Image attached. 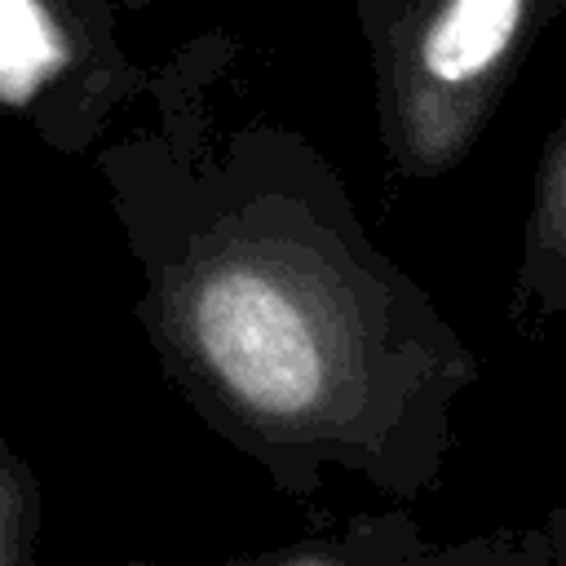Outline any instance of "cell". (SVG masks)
<instances>
[{
  "label": "cell",
  "mask_w": 566,
  "mask_h": 566,
  "mask_svg": "<svg viewBox=\"0 0 566 566\" xmlns=\"http://www.w3.org/2000/svg\"><path fill=\"white\" fill-rule=\"evenodd\" d=\"M566 318V119L535 164L517 270L509 283V327L539 336Z\"/></svg>",
  "instance_id": "cell-4"
},
{
  "label": "cell",
  "mask_w": 566,
  "mask_h": 566,
  "mask_svg": "<svg viewBox=\"0 0 566 566\" xmlns=\"http://www.w3.org/2000/svg\"><path fill=\"white\" fill-rule=\"evenodd\" d=\"M394 177H447L566 0H354Z\"/></svg>",
  "instance_id": "cell-2"
},
{
  "label": "cell",
  "mask_w": 566,
  "mask_h": 566,
  "mask_svg": "<svg viewBox=\"0 0 566 566\" xmlns=\"http://www.w3.org/2000/svg\"><path fill=\"white\" fill-rule=\"evenodd\" d=\"M243 44L150 62L146 119L88 159L137 265V323L190 411L287 500L327 473L438 486L473 345L363 226L318 142L243 102Z\"/></svg>",
  "instance_id": "cell-1"
},
{
  "label": "cell",
  "mask_w": 566,
  "mask_h": 566,
  "mask_svg": "<svg viewBox=\"0 0 566 566\" xmlns=\"http://www.w3.org/2000/svg\"><path fill=\"white\" fill-rule=\"evenodd\" d=\"M442 544H429L407 513H358L354 522L270 548L252 562L279 566H433Z\"/></svg>",
  "instance_id": "cell-5"
},
{
  "label": "cell",
  "mask_w": 566,
  "mask_h": 566,
  "mask_svg": "<svg viewBox=\"0 0 566 566\" xmlns=\"http://www.w3.org/2000/svg\"><path fill=\"white\" fill-rule=\"evenodd\" d=\"M119 9V0H0V115L57 155H93L150 84V62L124 44Z\"/></svg>",
  "instance_id": "cell-3"
},
{
  "label": "cell",
  "mask_w": 566,
  "mask_h": 566,
  "mask_svg": "<svg viewBox=\"0 0 566 566\" xmlns=\"http://www.w3.org/2000/svg\"><path fill=\"white\" fill-rule=\"evenodd\" d=\"M119 4H146V0H119Z\"/></svg>",
  "instance_id": "cell-8"
},
{
  "label": "cell",
  "mask_w": 566,
  "mask_h": 566,
  "mask_svg": "<svg viewBox=\"0 0 566 566\" xmlns=\"http://www.w3.org/2000/svg\"><path fill=\"white\" fill-rule=\"evenodd\" d=\"M44 526V500L31 464L0 438V566H27Z\"/></svg>",
  "instance_id": "cell-6"
},
{
  "label": "cell",
  "mask_w": 566,
  "mask_h": 566,
  "mask_svg": "<svg viewBox=\"0 0 566 566\" xmlns=\"http://www.w3.org/2000/svg\"><path fill=\"white\" fill-rule=\"evenodd\" d=\"M495 562L500 566H566V504H553L535 531L522 535H495Z\"/></svg>",
  "instance_id": "cell-7"
}]
</instances>
